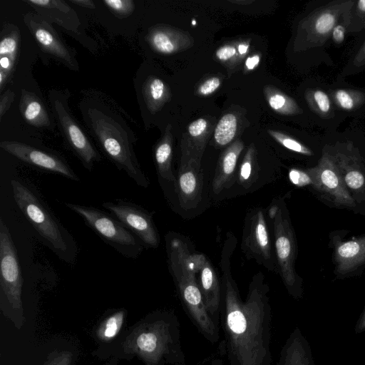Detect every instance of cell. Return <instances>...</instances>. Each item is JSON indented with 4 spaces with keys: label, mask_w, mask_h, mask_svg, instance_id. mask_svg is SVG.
<instances>
[{
    "label": "cell",
    "mask_w": 365,
    "mask_h": 365,
    "mask_svg": "<svg viewBox=\"0 0 365 365\" xmlns=\"http://www.w3.org/2000/svg\"><path fill=\"white\" fill-rule=\"evenodd\" d=\"M337 76L329 90L336 108L346 118H365V88L346 83Z\"/></svg>",
    "instance_id": "19"
},
{
    "label": "cell",
    "mask_w": 365,
    "mask_h": 365,
    "mask_svg": "<svg viewBox=\"0 0 365 365\" xmlns=\"http://www.w3.org/2000/svg\"><path fill=\"white\" fill-rule=\"evenodd\" d=\"M0 34V91L3 93L14 70L19 48L20 34L14 25L6 24Z\"/></svg>",
    "instance_id": "22"
},
{
    "label": "cell",
    "mask_w": 365,
    "mask_h": 365,
    "mask_svg": "<svg viewBox=\"0 0 365 365\" xmlns=\"http://www.w3.org/2000/svg\"><path fill=\"white\" fill-rule=\"evenodd\" d=\"M237 128V119L233 113L224 115L218 121L214 132L217 144L225 146L235 137Z\"/></svg>",
    "instance_id": "31"
},
{
    "label": "cell",
    "mask_w": 365,
    "mask_h": 365,
    "mask_svg": "<svg viewBox=\"0 0 365 365\" xmlns=\"http://www.w3.org/2000/svg\"><path fill=\"white\" fill-rule=\"evenodd\" d=\"M125 317L124 311H118L105 319L97 329V336L103 341L113 339L119 333Z\"/></svg>",
    "instance_id": "34"
},
{
    "label": "cell",
    "mask_w": 365,
    "mask_h": 365,
    "mask_svg": "<svg viewBox=\"0 0 365 365\" xmlns=\"http://www.w3.org/2000/svg\"><path fill=\"white\" fill-rule=\"evenodd\" d=\"M35 13L70 33H78L80 19L76 11L62 0H25Z\"/></svg>",
    "instance_id": "20"
},
{
    "label": "cell",
    "mask_w": 365,
    "mask_h": 365,
    "mask_svg": "<svg viewBox=\"0 0 365 365\" xmlns=\"http://www.w3.org/2000/svg\"><path fill=\"white\" fill-rule=\"evenodd\" d=\"M0 147L19 160L36 168L61 175L71 180H80L67 162L55 153L15 140L1 141Z\"/></svg>",
    "instance_id": "16"
},
{
    "label": "cell",
    "mask_w": 365,
    "mask_h": 365,
    "mask_svg": "<svg viewBox=\"0 0 365 365\" xmlns=\"http://www.w3.org/2000/svg\"><path fill=\"white\" fill-rule=\"evenodd\" d=\"M79 110L89 133L107 158L138 185L148 187L149 180L134 151L136 136L122 115L97 95L83 97Z\"/></svg>",
    "instance_id": "2"
},
{
    "label": "cell",
    "mask_w": 365,
    "mask_h": 365,
    "mask_svg": "<svg viewBox=\"0 0 365 365\" xmlns=\"http://www.w3.org/2000/svg\"><path fill=\"white\" fill-rule=\"evenodd\" d=\"M264 96L269 107L278 114L299 117L308 125L314 126L302 103H299L293 97L270 86L264 88Z\"/></svg>",
    "instance_id": "28"
},
{
    "label": "cell",
    "mask_w": 365,
    "mask_h": 365,
    "mask_svg": "<svg viewBox=\"0 0 365 365\" xmlns=\"http://www.w3.org/2000/svg\"><path fill=\"white\" fill-rule=\"evenodd\" d=\"M221 81L218 77H212L204 81L197 88V93L206 96L213 93L218 89Z\"/></svg>",
    "instance_id": "38"
},
{
    "label": "cell",
    "mask_w": 365,
    "mask_h": 365,
    "mask_svg": "<svg viewBox=\"0 0 365 365\" xmlns=\"http://www.w3.org/2000/svg\"><path fill=\"white\" fill-rule=\"evenodd\" d=\"M272 221L277 262L283 282L294 298L302 297V279L294 268L296 240L284 202L273 203L268 211Z\"/></svg>",
    "instance_id": "9"
},
{
    "label": "cell",
    "mask_w": 365,
    "mask_h": 365,
    "mask_svg": "<svg viewBox=\"0 0 365 365\" xmlns=\"http://www.w3.org/2000/svg\"><path fill=\"white\" fill-rule=\"evenodd\" d=\"M192 25H195L196 24V21L194 19L192 21Z\"/></svg>",
    "instance_id": "49"
},
{
    "label": "cell",
    "mask_w": 365,
    "mask_h": 365,
    "mask_svg": "<svg viewBox=\"0 0 365 365\" xmlns=\"http://www.w3.org/2000/svg\"><path fill=\"white\" fill-rule=\"evenodd\" d=\"M260 61L259 55L249 56L245 61V67L247 70H253L256 68Z\"/></svg>",
    "instance_id": "43"
},
{
    "label": "cell",
    "mask_w": 365,
    "mask_h": 365,
    "mask_svg": "<svg viewBox=\"0 0 365 365\" xmlns=\"http://www.w3.org/2000/svg\"><path fill=\"white\" fill-rule=\"evenodd\" d=\"M203 181L200 161L191 160L180 166L176 192L181 208L191 210L197 207L202 200Z\"/></svg>",
    "instance_id": "18"
},
{
    "label": "cell",
    "mask_w": 365,
    "mask_h": 365,
    "mask_svg": "<svg viewBox=\"0 0 365 365\" xmlns=\"http://www.w3.org/2000/svg\"><path fill=\"white\" fill-rule=\"evenodd\" d=\"M303 106L311 121L326 132L338 130L347 118L336 108L329 90V83L320 78L307 81L301 89Z\"/></svg>",
    "instance_id": "11"
},
{
    "label": "cell",
    "mask_w": 365,
    "mask_h": 365,
    "mask_svg": "<svg viewBox=\"0 0 365 365\" xmlns=\"http://www.w3.org/2000/svg\"><path fill=\"white\" fill-rule=\"evenodd\" d=\"M133 85L143 114H157L170 98L165 82L154 74L146 73L142 67L136 73Z\"/></svg>",
    "instance_id": "17"
},
{
    "label": "cell",
    "mask_w": 365,
    "mask_h": 365,
    "mask_svg": "<svg viewBox=\"0 0 365 365\" xmlns=\"http://www.w3.org/2000/svg\"><path fill=\"white\" fill-rule=\"evenodd\" d=\"M347 19V34L359 36L365 33V0L354 1Z\"/></svg>",
    "instance_id": "33"
},
{
    "label": "cell",
    "mask_w": 365,
    "mask_h": 365,
    "mask_svg": "<svg viewBox=\"0 0 365 365\" xmlns=\"http://www.w3.org/2000/svg\"><path fill=\"white\" fill-rule=\"evenodd\" d=\"M237 53V48L233 46H223L216 51L217 58L221 61H226L233 58Z\"/></svg>",
    "instance_id": "42"
},
{
    "label": "cell",
    "mask_w": 365,
    "mask_h": 365,
    "mask_svg": "<svg viewBox=\"0 0 365 365\" xmlns=\"http://www.w3.org/2000/svg\"><path fill=\"white\" fill-rule=\"evenodd\" d=\"M323 143L322 153L317 165L307 169L313 187L337 205L355 207L354 200L346 187L329 144L324 139Z\"/></svg>",
    "instance_id": "12"
},
{
    "label": "cell",
    "mask_w": 365,
    "mask_h": 365,
    "mask_svg": "<svg viewBox=\"0 0 365 365\" xmlns=\"http://www.w3.org/2000/svg\"><path fill=\"white\" fill-rule=\"evenodd\" d=\"M23 277L18 255L7 226L0 219V295L2 307L22 314ZM5 308V309H6Z\"/></svg>",
    "instance_id": "10"
},
{
    "label": "cell",
    "mask_w": 365,
    "mask_h": 365,
    "mask_svg": "<svg viewBox=\"0 0 365 365\" xmlns=\"http://www.w3.org/2000/svg\"><path fill=\"white\" fill-rule=\"evenodd\" d=\"M11 184L16 204L43 242L61 260L74 264L78 250L71 233L32 187L17 180Z\"/></svg>",
    "instance_id": "6"
},
{
    "label": "cell",
    "mask_w": 365,
    "mask_h": 365,
    "mask_svg": "<svg viewBox=\"0 0 365 365\" xmlns=\"http://www.w3.org/2000/svg\"><path fill=\"white\" fill-rule=\"evenodd\" d=\"M349 11L346 13L343 19L334 27L331 31V41L335 46L341 45L345 40L346 34H347V17Z\"/></svg>",
    "instance_id": "36"
},
{
    "label": "cell",
    "mask_w": 365,
    "mask_h": 365,
    "mask_svg": "<svg viewBox=\"0 0 365 365\" xmlns=\"http://www.w3.org/2000/svg\"><path fill=\"white\" fill-rule=\"evenodd\" d=\"M249 49V44L246 43H240L237 46V53L242 56L245 55Z\"/></svg>",
    "instance_id": "46"
},
{
    "label": "cell",
    "mask_w": 365,
    "mask_h": 365,
    "mask_svg": "<svg viewBox=\"0 0 365 365\" xmlns=\"http://www.w3.org/2000/svg\"><path fill=\"white\" fill-rule=\"evenodd\" d=\"M72 354L68 351H61L52 356L44 365H70Z\"/></svg>",
    "instance_id": "41"
},
{
    "label": "cell",
    "mask_w": 365,
    "mask_h": 365,
    "mask_svg": "<svg viewBox=\"0 0 365 365\" xmlns=\"http://www.w3.org/2000/svg\"><path fill=\"white\" fill-rule=\"evenodd\" d=\"M24 21L42 51L68 68L79 70L75 51L63 41L51 23L36 13L25 14Z\"/></svg>",
    "instance_id": "13"
},
{
    "label": "cell",
    "mask_w": 365,
    "mask_h": 365,
    "mask_svg": "<svg viewBox=\"0 0 365 365\" xmlns=\"http://www.w3.org/2000/svg\"><path fill=\"white\" fill-rule=\"evenodd\" d=\"M233 236L228 237L222 251L220 324L224 334L228 365H272V314L269 291L261 273L251 281L245 301L230 274V259L235 248Z\"/></svg>",
    "instance_id": "1"
},
{
    "label": "cell",
    "mask_w": 365,
    "mask_h": 365,
    "mask_svg": "<svg viewBox=\"0 0 365 365\" xmlns=\"http://www.w3.org/2000/svg\"><path fill=\"white\" fill-rule=\"evenodd\" d=\"M230 2H232L233 4H237L240 5H247L252 4L254 1L253 0H230Z\"/></svg>",
    "instance_id": "47"
},
{
    "label": "cell",
    "mask_w": 365,
    "mask_h": 365,
    "mask_svg": "<svg viewBox=\"0 0 365 365\" xmlns=\"http://www.w3.org/2000/svg\"><path fill=\"white\" fill-rule=\"evenodd\" d=\"M15 94L10 89H7L1 93L0 96V119H2L3 115L10 108L12 103L14 102Z\"/></svg>",
    "instance_id": "40"
},
{
    "label": "cell",
    "mask_w": 365,
    "mask_h": 365,
    "mask_svg": "<svg viewBox=\"0 0 365 365\" xmlns=\"http://www.w3.org/2000/svg\"><path fill=\"white\" fill-rule=\"evenodd\" d=\"M243 148V143L238 140L229 146L220 157L212 183L215 194H219L231 185Z\"/></svg>",
    "instance_id": "26"
},
{
    "label": "cell",
    "mask_w": 365,
    "mask_h": 365,
    "mask_svg": "<svg viewBox=\"0 0 365 365\" xmlns=\"http://www.w3.org/2000/svg\"><path fill=\"white\" fill-rule=\"evenodd\" d=\"M277 365H314L310 346L298 327L282 347Z\"/></svg>",
    "instance_id": "25"
},
{
    "label": "cell",
    "mask_w": 365,
    "mask_h": 365,
    "mask_svg": "<svg viewBox=\"0 0 365 365\" xmlns=\"http://www.w3.org/2000/svg\"><path fill=\"white\" fill-rule=\"evenodd\" d=\"M242 248L247 255L273 271L274 260L267 225L263 211L256 209L245 219Z\"/></svg>",
    "instance_id": "15"
},
{
    "label": "cell",
    "mask_w": 365,
    "mask_h": 365,
    "mask_svg": "<svg viewBox=\"0 0 365 365\" xmlns=\"http://www.w3.org/2000/svg\"><path fill=\"white\" fill-rule=\"evenodd\" d=\"M173 138L170 126L168 125L165 134L154 148V160L158 175L161 180L173 182L175 178L172 170Z\"/></svg>",
    "instance_id": "29"
},
{
    "label": "cell",
    "mask_w": 365,
    "mask_h": 365,
    "mask_svg": "<svg viewBox=\"0 0 365 365\" xmlns=\"http://www.w3.org/2000/svg\"><path fill=\"white\" fill-rule=\"evenodd\" d=\"M223 360L222 359H214L212 360L209 365H223Z\"/></svg>",
    "instance_id": "48"
},
{
    "label": "cell",
    "mask_w": 365,
    "mask_h": 365,
    "mask_svg": "<svg viewBox=\"0 0 365 365\" xmlns=\"http://www.w3.org/2000/svg\"><path fill=\"white\" fill-rule=\"evenodd\" d=\"M365 71V33L359 36L345 65L338 74L342 78Z\"/></svg>",
    "instance_id": "30"
},
{
    "label": "cell",
    "mask_w": 365,
    "mask_h": 365,
    "mask_svg": "<svg viewBox=\"0 0 365 365\" xmlns=\"http://www.w3.org/2000/svg\"><path fill=\"white\" fill-rule=\"evenodd\" d=\"M48 98L53 116L65 143L84 168L91 171L95 163L101 160V156L71 113L69 91L52 89L48 91Z\"/></svg>",
    "instance_id": "7"
},
{
    "label": "cell",
    "mask_w": 365,
    "mask_h": 365,
    "mask_svg": "<svg viewBox=\"0 0 365 365\" xmlns=\"http://www.w3.org/2000/svg\"><path fill=\"white\" fill-rule=\"evenodd\" d=\"M207 128V122L204 118H198L188 125L189 135L197 138L203 135Z\"/></svg>",
    "instance_id": "39"
},
{
    "label": "cell",
    "mask_w": 365,
    "mask_h": 365,
    "mask_svg": "<svg viewBox=\"0 0 365 365\" xmlns=\"http://www.w3.org/2000/svg\"><path fill=\"white\" fill-rule=\"evenodd\" d=\"M354 0H319L310 4L299 20L294 51L303 53L309 67L334 65L327 52L334 27L351 9Z\"/></svg>",
    "instance_id": "4"
},
{
    "label": "cell",
    "mask_w": 365,
    "mask_h": 365,
    "mask_svg": "<svg viewBox=\"0 0 365 365\" xmlns=\"http://www.w3.org/2000/svg\"><path fill=\"white\" fill-rule=\"evenodd\" d=\"M81 216L86 225L120 255L135 259L143 251V242L111 214L94 207L64 202Z\"/></svg>",
    "instance_id": "8"
},
{
    "label": "cell",
    "mask_w": 365,
    "mask_h": 365,
    "mask_svg": "<svg viewBox=\"0 0 365 365\" xmlns=\"http://www.w3.org/2000/svg\"><path fill=\"white\" fill-rule=\"evenodd\" d=\"M255 149L251 146L241 163L238 173V183L245 188H249L257 179V168Z\"/></svg>",
    "instance_id": "32"
},
{
    "label": "cell",
    "mask_w": 365,
    "mask_h": 365,
    "mask_svg": "<svg viewBox=\"0 0 365 365\" xmlns=\"http://www.w3.org/2000/svg\"><path fill=\"white\" fill-rule=\"evenodd\" d=\"M103 4L115 16L122 18L130 16L135 8L133 0H104Z\"/></svg>",
    "instance_id": "35"
},
{
    "label": "cell",
    "mask_w": 365,
    "mask_h": 365,
    "mask_svg": "<svg viewBox=\"0 0 365 365\" xmlns=\"http://www.w3.org/2000/svg\"><path fill=\"white\" fill-rule=\"evenodd\" d=\"M69 1L76 6L89 9L96 8V5L92 0H69Z\"/></svg>",
    "instance_id": "44"
},
{
    "label": "cell",
    "mask_w": 365,
    "mask_h": 365,
    "mask_svg": "<svg viewBox=\"0 0 365 365\" xmlns=\"http://www.w3.org/2000/svg\"><path fill=\"white\" fill-rule=\"evenodd\" d=\"M144 39L153 51L165 55L174 53L190 44L185 34L165 26L150 29Z\"/></svg>",
    "instance_id": "23"
},
{
    "label": "cell",
    "mask_w": 365,
    "mask_h": 365,
    "mask_svg": "<svg viewBox=\"0 0 365 365\" xmlns=\"http://www.w3.org/2000/svg\"><path fill=\"white\" fill-rule=\"evenodd\" d=\"M19 110L24 120L38 128L53 129V123L44 103L34 93L22 89Z\"/></svg>",
    "instance_id": "27"
},
{
    "label": "cell",
    "mask_w": 365,
    "mask_h": 365,
    "mask_svg": "<svg viewBox=\"0 0 365 365\" xmlns=\"http://www.w3.org/2000/svg\"><path fill=\"white\" fill-rule=\"evenodd\" d=\"M102 206L135 235L148 247L156 248L160 237L153 220V215L142 207L130 202L118 200L104 202Z\"/></svg>",
    "instance_id": "14"
},
{
    "label": "cell",
    "mask_w": 365,
    "mask_h": 365,
    "mask_svg": "<svg viewBox=\"0 0 365 365\" xmlns=\"http://www.w3.org/2000/svg\"><path fill=\"white\" fill-rule=\"evenodd\" d=\"M336 271L340 274L352 272L365 264V235L335 247Z\"/></svg>",
    "instance_id": "24"
},
{
    "label": "cell",
    "mask_w": 365,
    "mask_h": 365,
    "mask_svg": "<svg viewBox=\"0 0 365 365\" xmlns=\"http://www.w3.org/2000/svg\"><path fill=\"white\" fill-rule=\"evenodd\" d=\"M125 351L139 356L147 365H185L180 324L173 312L145 322L134 329L125 341Z\"/></svg>",
    "instance_id": "5"
},
{
    "label": "cell",
    "mask_w": 365,
    "mask_h": 365,
    "mask_svg": "<svg viewBox=\"0 0 365 365\" xmlns=\"http://www.w3.org/2000/svg\"><path fill=\"white\" fill-rule=\"evenodd\" d=\"M289 179L296 186L304 187L312 185V180L307 170H303L297 168H292L289 171Z\"/></svg>",
    "instance_id": "37"
},
{
    "label": "cell",
    "mask_w": 365,
    "mask_h": 365,
    "mask_svg": "<svg viewBox=\"0 0 365 365\" xmlns=\"http://www.w3.org/2000/svg\"><path fill=\"white\" fill-rule=\"evenodd\" d=\"M198 273V284L205 305L216 327L220 329L221 287L215 269L205 256L201 262Z\"/></svg>",
    "instance_id": "21"
},
{
    "label": "cell",
    "mask_w": 365,
    "mask_h": 365,
    "mask_svg": "<svg viewBox=\"0 0 365 365\" xmlns=\"http://www.w3.org/2000/svg\"><path fill=\"white\" fill-rule=\"evenodd\" d=\"M166 247L169 268L187 315L210 342L217 343L220 329L206 309L197 279L205 255L191 253L187 243L178 237L167 240Z\"/></svg>",
    "instance_id": "3"
},
{
    "label": "cell",
    "mask_w": 365,
    "mask_h": 365,
    "mask_svg": "<svg viewBox=\"0 0 365 365\" xmlns=\"http://www.w3.org/2000/svg\"><path fill=\"white\" fill-rule=\"evenodd\" d=\"M364 331H365V309L359 317L355 327V332L356 334L361 333Z\"/></svg>",
    "instance_id": "45"
}]
</instances>
